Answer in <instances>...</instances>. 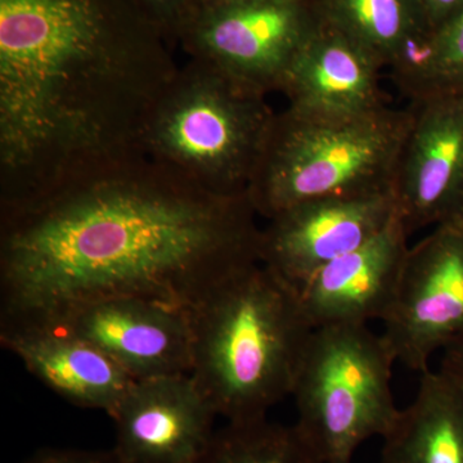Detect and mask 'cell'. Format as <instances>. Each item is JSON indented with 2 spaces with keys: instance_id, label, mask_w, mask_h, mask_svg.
Listing matches in <instances>:
<instances>
[{
  "instance_id": "19",
  "label": "cell",
  "mask_w": 463,
  "mask_h": 463,
  "mask_svg": "<svg viewBox=\"0 0 463 463\" xmlns=\"http://www.w3.org/2000/svg\"><path fill=\"white\" fill-rule=\"evenodd\" d=\"M194 463H323L297 425L227 422Z\"/></svg>"
},
{
  "instance_id": "16",
  "label": "cell",
  "mask_w": 463,
  "mask_h": 463,
  "mask_svg": "<svg viewBox=\"0 0 463 463\" xmlns=\"http://www.w3.org/2000/svg\"><path fill=\"white\" fill-rule=\"evenodd\" d=\"M420 374L412 403L383 438L381 463H463V383L441 368Z\"/></svg>"
},
{
  "instance_id": "24",
  "label": "cell",
  "mask_w": 463,
  "mask_h": 463,
  "mask_svg": "<svg viewBox=\"0 0 463 463\" xmlns=\"http://www.w3.org/2000/svg\"><path fill=\"white\" fill-rule=\"evenodd\" d=\"M234 2H248V0H194L191 12L194 11V8L203 7V5H224V3ZM188 16H190V14H188Z\"/></svg>"
},
{
  "instance_id": "12",
  "label": "cell",
  "mask_w": 463,
  "mask_h": 463,
  "mask_svg": "<svg viewBox=\"0 0 463 463\" xmlns=\"http://www.w3.org/2000/svg\"><path fill=\"white\" fill-rule=\"evenodd\" d=\"M218 414L190 373L138 380L111 417L123 463H194Z\"/></svg>"
},
{
  "instance_id": "6",
  "label": "cell",
  "mask_w": 463,
  "mask_h": 463,
  "mask_svg": "<svg viewBox=\"0 0 463 463\" xmlns=\"http://www.w3.org/2000/svg\"><path fill=\"white\" fill-rule=\"evenodd\" d=\"M392 350L368 325L313 330L291 397L298 430L323 463H352L365 440L385 437L397 420Z\"/></svg>"
},
{
  "instance_id": "5",
  "label": "cell",
  "mask_w": 463,
  "mask_h": 463,
  "mask_svg": "<svg viewBox=\"0 0 463 463\" xmlns=\"http://www.w3.org/2000/svg\"><path fill=\"white\" fill-rule=\"evenodd\" d=\"M276 114L267 94L190 58L149 116L143 149L212 194H245Z\"/></svg>"
},
{
  "instance_id": "17",
  "label": "cell",
  "mask_w": 463,
  "mask_h": 463,
  "mask_svg": "<svg viewBox=\"0 0 463 463\" xmlns=\"http://www.w3.org/2000/svg\"><path fill=\"white\" fill-rule=\"evenodd\" d=\"M318 16L390 69L408 39L430 27L419 0H313ZM431 29V27H430Z\"/></svg>"
},
{
  "instance_id": "18",
  "label": "cell",
  "mask_w": 463,
  "mask_h": 463,
  "mask_svg": "<svg viewBox=\"0 0 463 463\" xmlns=\"http://www.w3.org/2000/svg\"><path fill=\"white\" fill-rule=\"evenodd\" d=\"M390 71L411 100L463 90V9L440 29L412 36Z\"/></svg>"
},
{
  "instance_id": "21",
  "label": "cell",
  "mask_w": 463,
  "mask_h": 463,
  "mask_svg": "<svg viewBox=\"0 0 463 463\" xmlns=\"http://www.w3.org/2000/svg\"><path fill=\"white\" fill-rule=\"evenodd\" d=\"M18 463H123L115 450L62 449L43 448Z\"/></svg>"
},
{
  "instance_id": "8",
  "label": "cell",
  "mask_w": 463,
  "mask_h": 463,
  "mask_svg": "<svg viewBox=\"0 0 463 463\" xmlns=\"http://www.w3.org/2000/svg\"><path fill=\"white\" fill-rule=\"evenodd\" d=\"M383 339L395 361L422 373L438 350L463 336V215L432 228L408 250Z\"/></svg>"
},
{
  "instance_id": "7",
  "label": "cell",
  "mask_w": 463,
  "mask_h": 463,
  "mask_svg": "<svg viewBox=\"0 0 463 463\" xmlns=\"http://www.w3.org/2000/svg\"><path fill=\"white\" fill-rule=\"evenodd\" d=\"M318 23L313 0H248L194 8L178 44L194 60L268 94L281 88Z\"/></svg>"
},
{
  "instance_id": "15",
  "label": "cell",
  "mask_w": 463,
  "mask_h": 463,
  "mask_svg": "<svg viewBox=\"0 0 463 463\" xmlns=\"http://www.w3.org/2000/svg\"><path fill=\"white\" fill-rule=\"evenodd\" d=\"M379 61L345 33L318 23L292 60L279 91L301 114L347 116L385 108Z\"/></svg>"
},
{
  "instance_id": "2",
  "label": "cell",
  "mask_w": 463,
  "mask_h": 463,
  "mask_svg": "<svg viewBox=\"0 0 463 463\" xmlns=\"http://www.w3.org/2000/svg\"><path fill=\"white\" fill-rule=\"evenodd\" d=\"M178 70L137 0H0V213L147 157Z\"/></svg>"
},
{
  "instance_id": "25",
  "label": "cell",
  "mask_w": 463,
  "mask_h": 463,
  "mask_svg": "<svg viewBox=\"0 0 463 463\" xmlns=\"http://www.w3.org/2000/svg\"><path fill=\"white\" fill-rule=\"evenodd\" d=\"M458 214H462L463 215V205H462L461 212H459Z\"/></svg>"
},
{
  "instance_id": "22",
  "label": "cell",
  "mask_w": 463,
  "mask_h": 463,
  "mask_svg": "<svg viewBox=\"0 0 463 463\" xmlns=\"http://www.w3.org/2000/svg\"><path fill=\"white\" fill-rule=\"evenodd\" d=\"M423 14L431 29L438 30L446 25L463 9V0H419Z\"/></svg>"
},
{
  "instance_id": "13",
  "label": "cell",
  "mask_w": 463,
  "mask_h": 463,
  "mask_svg": "<svg viewBox=\"0 0 463 463\" xmlns=\"http://www.w3.org/2000/svg\"><path fill=\"white\" fill-rule=\"evenodd\" d=\"M410 234L397 213L373 239L325 265L295 289L313 330L383 321L397 295Z\"/></svg>"
},
{
  "instance_id": "10",
  "label": "cell",
  "mask_w": 463,
  "mask_h": 463,
  "mask_svg": "<svg viewBox=\"0 0 463 463\" xmlns=\"http://www.w3.org/2000/svg\"><path fill=\"white\" fill-rule=\"evenodd\" d=\"M397 213L392 192L306 201L268 219L259 259L297 289L325 265L373 239Z\"/></svg>"
},
{
  "instance_id": "3",
  "label": "cell",
  "mask_w": 463,
  "mask_h": 463,
  "mask_svg": "<svg viewBox=\"0 0 463 463\" xmlns=\"http://www.w3.org/2000/svg\"><path fill=\"white\" fill-rule=\"evenodd\" d=\"M190 317V374L218 416L254 421L291 397L313 327L281 277L251 265L213 289Z\"/></svg>"
},
{
  "instance_id": "14",
  "label": "cell",
  "mask_w": 463,
  "mask_h": 463,
  "mask_svg": "<svg viewBox=\"0 0 463 463\" xmlns=\"http://www.w3.org/2000/svg\"><path fill=\"white\" fill-rule=\"evenodd\" d=\"M0 344L69 403L109 417L136 383L105 353L56 323L0 321Z\"/></svg>"
},
{
  "instance_id": "9",
  "label": "cell",
  "mask_w": 463,
  "mask_h": 463,
  "mask_svg": "<svg viewBox=\"0 0 463 463\" xmlns=\"http://www.w3.org/2000/svg\"><path fill=\"white\" fill-rule=\"evenodd\" d=\"M410 129L392 194L410 233L452 218L463 205V90L411 100Z\"/></svg>"
},
{
  "instance_id": "11",
  "label": "cell",
  "mask_w": 463,
  "mask_h": 463,
  "mask_svg": "<svg viewBox=\"0 0 463 463\" xmlns=\"http://www.w3.org/2000/svg\"><path fill=\"white\" fill-rule=\"evenodd\" d=\"M47 322L74 332L136 381L191 373L190 310L147 298H108Z\"/></svg>"
},
{
  "instance_id": "1",
  "label": "cell",
  "mask_w": 463,
  "mask_h": 463,
  "mask_svg": "<svg viewBox=\"0 0 463 463\" xmlns=\"http://www.w3.org/2000/svg\"><path fill=\"white\" fill-rule=\"evenodd\" d=\"M258 216L248 192L212 194L148 157L0 213V321L108 298L191 310L260 263Z\"/></svg>"
},
{
  "instance_id": "23",
  "label": "cell",
  "mask_w": 463,
  "mask_h": 463,
  "mask_svg": "<svg viewBox=\"0 0 463 463\" xmlns=\"http://www.w3.org/2000/svg\"><path fill=\"white\" fill-rule=\"evenodd\" d=\"M440 368L463 383V336L444 347Z\"/></svg>"
},
{
  "instance_id": "4",
  "label": "cell",
  "mask_w": 463,
  "mask_h": 463,
  "mask_svg": "<svg viewBox=\"0 0 463 463\" xmlns=\"http://www.w3.org/2000/svg\"><path fill=\"white\" fill-rule=\"evenodd\" d=\"M411 120V108L389 106L347 116L276 114L249 183L255 212L268 221L309 200L392 192Z\"/></svg>"
},
{
  "instance_id": "20",
  "label": "cell",
  "mask_w": 463,
  "mask_h": 463,
  "mask_svg": "<svg viewBox=\"0 0 463 463\" xmlns=\"http://www.w3.org/2000/svg\"><path fill=\"white\" fill-rule=\"evenodd\" d=\"M146 14L163 32L174 48L178 44L179 33L190 14L194 0H137Z\"/></svg>"
}]
</instances>
